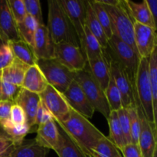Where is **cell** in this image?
Instances as JSON below:
<instances>
[{
	"mask_svg": "<svg viewBox=\"0 0 157 157\" xmlns=\"http://www.w3.org/2000/svg\"><path fill=\"white\" fill-rule=\"evenodd\" d=\"M56 124L88 157H92L94 147L106 136L88 119L72 109L67 119Z\"/></svg>",
	"mask_w": 157,
	"mask_h": 157,
	"instance_id": "obj_1",
	"label": "cell"
},
{
	"mask_svg": "<svg viewBox=\"0 0 157 157\" xmlns=\"http://www.w3.org/2000/svg\"><path fill=\"white\" fill-rule=\"evenodd\" d=\"M48 29L55 44L67 43L80 47L76 32L59 0H48Z\"/></svg>",
	"mask_w": 157,
	"mask_h": 157,
	"instance_id": "obj_2",
	"label": "cell"
},
{
	"mask_svg": "<svg viewBox=\"0 0 157 157\" xmlns=\"http://www.w3.org/2000/svg\"><path fill=\"white\" fill-rule=\"evenodd\" d=\"M135 106L140 109L149 123L157 127L149 77V58H140L134 84Z\"/></svg>",
	"mask_w": 157,
	"mask_h": 157,
	"instance_id": "obj_3",
	"label": "cell"
},
{
	"mask_svg": "<svg viewBox=\"0 0 157 157\" xmlns=\"http://www.w3.org/2000/svg\"><path fill=\"white\" fill-rule=\"evenodd\" d=\"M103 6L110 17L113 35L137 53L134 42V21L130 15L125 0H117L115 5Z\"/></svg>",
	"mask_w": 157,
	"mask_h": 157,
	"instance_id": "obj_4",
	"label": "cell"
},
{
	"mask_svg": "<svg viewBox=\"0 0 157 157\" xmlns=\"http://www.w3.org/2000/svg\"><path fill=\"white\" fill-rule=\"evenodd\" d=\"M104 52L121 67L130 82L134 94V84L136 70L139 64V55L128 44L113 36L108 40Z\"/></svg>",
	"mask_w": 157,
	"mask_h": 157,
	"instance_id": "obj_5",
	"label": "cell"
},
{
	"mask_svg": "<svg viewBox=\"0 0 157 157\" xmlns=\"http://www.w3.org/2000/svg\"><path fill=\"white\" fill-rule=\"evenodd\" d=\"M75 80L79 84L86 98L95 111H98L107 119L110 114V107L104 91L90 72L87 64L84 69L75 72Z\"/></svg>",
	"mask_w": 157,
	"mask_h": 157,
	"instance_id": "obj_6",
	"label": "cell"
},
{
	"mask_svg": "<svg viewBox=\"0 0 157 157\" xmlns=\"http://www.w3.org/2000/svg\"><path fill=\"white\" fill-rule=\"evenodd\" d=\"M37 65L44 75L48 84L63 94L75 80V72L71 71L55 58L38 59Z\"/></svg>",
	"mask_w": 157,
	"mask_h": 157,
	"instance_id": "obj_7",
	"label": "cell"
},
{
	"mask_svg": "<svg viewBox=\"0 0 157 157\" xmlns=\"http://www.w3.org/2000/svg\"><path fill=\"white\" fill-rule=\"evenodd\" d=\"M39 97L41 102L50 112L55 122H62L67 119L71 108L62 94L48 84Z\"/></svg>",
	"mask_w": 157,
	"mask_h": 157,
	"instance_id": "obj_8",
	"label": "cell"
},
{
	"mask_svg": "<svg viewBox=\"0 0 157 157\" xmlns=\"http://www.w3.org/2000/svg\"><path fill=\"white\" fill-rule=\"evenodd\" d=\"M54 58L73 72L83 70L87 64L81 48L67 43L55 44Z\"/></svg>",
	"mask_w": 157,
	"mask_h": 157,
	"instance_id": "obj_9",
	"label": "cell"
},
{
	"mask_svg": "<svg viewBox=\"0 0 157 157\" xmlns=\"http://www.w3.org/2000/svg\"><path fill=\"white\" fill-rule=\"evenodd\" d=\"M134 42L139 58H149L157 47L156 29L134 21Z\"/></svg>",
	"mask_w": 157,
	"mask_h": 157,
	"instance_id": "obj_10",
	"label": "cell"
},
{
	"mask_svg": "<svg viewBox=\"0 0 157 157\" xmlns=\"http://www.w3.org/2000/svg\"><path fill=\"white\" fill-rule=\"evenodd\" d=\"M66 15L71 22L78 40L80 45L83 41L84 35V29L85 27L86 5L87 1L84 0H59Z\"/></svg>",
	"mask_w": 157,
	"mask_h": 157,
	"instance_id": "obj_11",
	"label": "cell"
},
{
	"mask_svg": "<svg viewBox=\"0 0 157 157\" xmlns=\"http://www.w3.org/2000/svg\"><path fill=\"white\" fill-rule=\"evenodd\" d=\"M62 94L72 110L87 119L92 118L95 112L94 109L75 80L72 81Z\"/></svg>",
	"mask_w": 157,
	"mask_h": 157,
	"instance_id": "obj_12",
	"label": "cell"
},
{
	"mask_svg": "<svg viewBox=\"0 0 157 157\" xmlns=\"http://www.w3.org/2000/svg\"><path fill=\"white\" fill-rule=\"evenodd\" d=\"M40 101L39 94L29 91L22 87L15 98V104L19 106L25 114L26 124L30 128V133H36L38 128L35 126V117Z\"/></svg>",
	"mask_w": 157,
	"mask_h": 157,
	"instance_id": "obj_13",
	"label": "cell"
},
{
	"mask_svg": "<svg viewBox=\"0 0 157 157\" xmlns=\"http://www.w3.org/2000/svg\"><path fill=\"white\" fill-rule=\"evenodd\" d=\"M140 121V133L138 146L143 157H153L157 150L156 127L147 121L142 110L136 109Z\"/></svg>",
	"mask_w": 157,
	"mask_h": 157,
	"instance_id": "obj_14",
	"label": "cell"
},
{
	"mask_svg": "<svg viewBox=\"0 0 157 157\" xmlns=\"http://www.w3.org/2000/svg\"><path fill=\"white\" fill-rule=\"evenodd\" d=\"M104 55L107 59L109 68H110L112 76L114 79L117 87L119 89L120 93L121 94L123 107L128 108L129 107H131V106H135L133 90L127 77L125 76L121 67L104 52Z\"/></svg>",
	"mask_w": 157,
	"mask_h": 157,
	"instance_id": "obj_15",
	"label": "cell"
},
{
	"mask_svg": "<svg viewBox=\"0 0 157 157\" xmlns=\"http://www.w3.org/2000/svg\"><path fill=\"white\" fill-rule=\"evenodd\" d=\"M55 44L45 25H38L34 38L33 49L38 59L54 58Z\"/></svg>",
	"mask_w": 157,
	"mask_h": 157,
	"instance_id": "obj_16",
	"label": "cell"
},
{
	"mask_svg": "<svg viewBox=\"0 0 157 157\" xmlns=\"http://www.w3.org/2000/svg\"><path fill=\"white\" fill-rule=\"evenodd\" d=\"M0 37L9 42L21 39L7 0H0Z\"/></svg>",
	"mask_w": 157,
	"mask_h": 157,
	"instance_id": "obj_17",
	"label": "cell"
},
{
	"mask_svg": "<svg viewBox=\"0 0 157 157\" xmlns=\"http://www.w3.org/2000/svg\"><path fill=\"white\" fill-rule=\"evenodd\" d=\"M36 142L41 147L55 150L60 142V133L55 120L39 125L36 130Z\"/></svg>",
	"mask_w": 157,
	"mask_h": 157,
	"instance_id": "obj_18",
	"label": "cell"
},
{
	"mask_svg": "<svg viewBox=\"0 0 157 157\" xmlns=\"http://www.w3.org/2000/svg\"><path fill=\"white\" fill-rule=\"evenodd\" d=\"M48 85L44 75L37 64L30 66L25 75L21 87L32 93L40 94Z\"/></svg>",
	"mask_w": 157,
	"mask_h": 157,
	"instance_id": "obj_19",
	"label": "cell"
},
{
	"mask_svg": "<svg viewBox=\"0 0 157 157\" xmlns=\"http://www.w3.org/2000/svg\"><path fill=\"white\" fill-rule=\"evenodd\" d=\"M87 64L92 76L104 91L107 88L110 76V68L104 55L94 59L88 60Z\"/></svg>",
	"mask_w": 157,
	"mask_h": 157,
	"instance_id": "obj_20",
	"label": "cell"
},
{
	"mask_svg": "<svg viewBox=\"0 0 157 157\" xmlns=\"http://www.w3.org/2000/svg\"><path fill=\"white\" fill-rule=\"evenodd\" d=\"M125 1L133 21L156 29V23L152 17L146 0L141 2H135L130 0Z\"/></svg>",
	"mask_w": 157,
	"mask_h": 157,
	"instance_id": "obj_21",
	"label": "cell"
},
{
	"mask_svg": "<svg viewBox=\"0 0 157 157\" xmlns=\"http://www.w3.org/2000/svg\"><path fill=\"white\" fill-rule=\"evenodd\" d=\"M30 66L14 58L10 65L0 71V79L2 81L21 87L25 75Z\"/></svg>",
	"mask_w": 157,
	"mask_h": 157,
	"instance_id": "obj_22",
	"label": "cell"
},
{
	"mask_svg": "<svg viewBox=\"0 0 157 157\" xmlns=\"http://www.w3.org/2000/svg\"><path fill=\"white\" fill-rule=\"evenodd\" d=\"M50 150L41 147L35 139L24 140L14 149L11 157H47Z\"/></svg>",
	"mask_w": 157,
	"mask_h": 157,
	"instance_id": "obj_23",
	"label": "cell"
},
{
	"mask_svg": "<svg viewBox=\"0 0 157 157\" xmlns=\"http://www.w3.org/2000/svg\"><path fill=\"white\" fill-rule=\"evenodd\" d=\"M9 43L14 58H17L29 66L37 64L38 58L35 55L32 46L21 39L9 41Z\"/></svg>",
	"mask_w": 157,
	"mask_h": 157,
	"instance_id": "obj_24",
	"label": "cell"
},
{
	"mask_svg": "<svg viewBox=\"0 0 157 157\" xmlns=\"http://www.w3.org/2000/svg\"><path fill=\"white\" fill-rule=\"evenodd\" d=\"M85 25L91 32L92 35L98 39L102 48H106L107 46V42H108V38L104 32V29L101 25L98 20L97 19L89 1H87V5H86Z\"/></svg>",
	"mask_w": 157,
	"mask_h": 157,
	"instance_id": "obj_25",
	"label": "cell"
},
{
	"mask_svg": "<svg viewBox=\"0 0 157 157\" xmlns=\"http://www.w3.org/2000/svg\"><path fill=\"white\" fill-rule=\"evenodd\" d=\"M84 35L80 48L85 57L86 60L94 59L103 56L104 50L100 44L99 41L91 34L87 27H84Z\"/></svg>",
	"mask_w": 157,
	"mask_h": 157,
	"instance_id": "obj_26",
	"label": "cell"
},
{
	"mask_svg": "<svg viewBox=\"0 0 157 157\" xmlns=\"http://www.w3.org/2000/svg\"><path fill=\"white\" fill-rule=\"evenodd\" d=\"M58 130L60 142L58 147L55 150L58 157H88L60 127Z\"/></svg>",
	"mask_w": 157,
	"mask_h": 157,
	"instance_id": "obj_27",
	"label": "cell"
},
{
	"mask_svg": "<svg viewBox=\"0 0 157 157\" xmlns=\"http://www.w3.org/2000/svg\"><path fill=\"white\" fill-rule=\"evenodd\" d=\"M107 121L108 122L109 128H110V135L108 138L121 151L124 148V146L127 144H126L124 134H123L122 130L120 125L117 111H110Z\"/></svg>",
	"mask_w": 157,
	"mask_h": 157,
	"instance_id": "obj_28",
	"label": "cell"
},
{
	"mask_svg": "<svg viewBox=\"0 0 157 157\" xmlns=\"http://www.w3.org/2000/svg\"><path fill=\"white\" fill-rule=\"evenodd\" d=\"M16 25L20 38L33 47L34 38L38 25L37 21L27 15L21 22L16 23Z\"/></svg>",
	"mask_w": 157,
	"mask_h": 157,
	"instance_id": "obj_29",
	"label": "cell"
},
{
	"mask_svg": "<svg viewBox=\"0 0 157 157\" xmlns=\"http://www.w3.org/2000/svg\"><path fill=\"white\" fill-rule=\"evenodd\" d=\"M92 9L95 14L97 19L98 20L99 23L102 28L104 29V32L107 35L108 40L113 36V32H112L111 23H110V17L107 14L104 6L99 2V0H93L89 1Z\"/></svg>",
	"mask_w": 157,
	"mask_h": 157,
	"instance_id": "obj_30",
	"label": "cell"
},
{
	"mask_svg": "<svg viewBox=\"0 0 157 157\" xmlns=\"http://www.w3.org/2000/svg\"><path fill=\"white\" fill-rule=\"evenodd\" d=\"M104 94H105L110 111H117L120 109L122 108L121 94L120 93L119 89L117 87L114 79L111 75V72H110V81L107 84V88L104 90Z\"/></svg>",
	"mask_w": 157,
	"mask_h": 157,
	"instance_id": "obj_31",
	"label": "cell"
},
{
	"mask_svg": "<svg viewBox=\"0 0 157 157\" xmlns=\"http://www.w3.org/2000/svg\"><path fill=\"white\" fill-rule=\"evenodd\" d=\"M149 77L153 95V111L156 119L157 116V47L149 58Z\"/></svg>",
	"mask_w": 157,
	"mask_h": 157,
	"instance_id": "obj_32",
	"label": "cell"
},
{
	"mask_svg": "<svg viewBox=\"0 0 157 157\" xmlns=\"http://www.w3.org/2000/svg\"><path fill=\"white\" fill-rule=\"evenodd\" d=\"M92 157H123L117 147L106 136L99 141L93 150Z\"/></svg>",
	"mask_w": 157,
	"mask_h": 157,
	"instance_id": "obj_33",
	"label": "cell"
},
{
	"mask_svg": "<svg viewBox=\"0 0 157 157\" xmlns=\"http://www.w3.org/2000/svg\"><path fill=\"white\" fill-rule=\"evenodd\" d=\"M0 131L9 136L15 143V146H18L24 140L26 135L30 133V128L26 124L22 125H14L12 124L6 127H0Z\"/></svg>",
	"mask_w": 157,
	"mask_h": 157,
	"instance_id": "obj_34",
	"label": "cell"
},
{
	"mask_svg": "<svg viewBox=\"0 0 157 157\" xmlns=\"http://www.w3.org/2000/svg\"><path fill=\"white\" fill-rule=\"evenodd\" d=\"M21 87L2 81L0 79V101H11L15 104V98L21 90Z\"/></svg>",
	"mask_w": 157,
	"mask_h": 157,
	"instance_id": "obj_35",
	"label": "cell"
},
{
	"mask_svg": "<svg viewBox=\"0 0 157 157\" xmlns=\"http://www.w3.org/2000/svg\"><path fill=\"white\" fill-rule=\"evenodd\" d=\"M127 109L130 115V135H131L132 144L138 145L140 133V121L138 116L136 106H131Z\"/></svg>",
	"mask_w": 157,
	"mask_h": 157,
	"instance_id": "obj_36",
	"label": "cell"
},
{
	"mask_svg": "<svg viewBox=\"0 0 157 157\" xmlns=\"http://www.w3.org/2000/svg\"><path fill=\"white\" fill-rule=\"evenodd\" d=\"M117 117L119 120L123 134H124L126 144H132L131 135H130V115H129L128 110H127V109L122 107L117 111Z\"/></svg>",
	"mask_w": 157,
	"mask_h": 157,
	"instance_id": "obj_37",
	"label": "cell"
},
{
	"mask_svg": "<svg viewBox=\"0 0 157 157\" xmlns=\"http://www.w3.org/2000/svg\"><path fill=\"white\" fill-rule=\"evenodd\" d=\"M26 14L37 21L38 25H44L41 3L38 0H23Z\"/></svg>",
	"mask_w": 157,
	"mask_h": 157,
	"instance_id": "obj_38",
	"label": "cell"
},
{
	"mask_svg": "<svg viewBox=\"0 0 157 157\" xmlns=\"http://www.w3.org/2000/svg\"><path fill=\"white\" fill-rule=\"evenodd\" d=\"M14 58L9 41L0 37V71L10 65Z\"/></svg>",
	"mask_w": 157,
	"mask_h": 157,
	"instance_id": "obj_39",
	"label": "cell"
},
{
	"mask_svg": "<svg viewBox=\"0 0 157 157\" xmlns=\"http://www.w3.org/2000/svg\"><path fill=\"white\" fill-rule=\"evenodd\" d=\"M11 13L15 22L19 23L27 15L23 0H7Z\"/></svg>",
	"mask_w": 157,
	"mask_h": 157,
	"instance_id": "obj_40",
	"label": "cell"
},
{
	"mask_svg": "<svg viewBox=\"0 0 157 157\" xmlns=\"http://www.w3.org/2000/svg\"><path fill=\"white\" fill-rule=\"evenodd\" d=\"M15 147V143L9 136L0 131V157H11Z\"/></svg>",
	"mask_w": 157,
	"mask_h": 157,
	"instance_id": "obj_41",
	"label": "cell"
},
{
	"mask_svg": "<svg viewBox=\"0 0 157 157\" xmlns=\"http://www.w3.org/2000/svg\"><path fill=\"white\" fill-rule=\"evenodd\" d=\"M11 121L14 125H22L26 124V117L22 109L17 104H14L11 108Z\"/></svg>",
	"mask_w": 157,
	"mask_h": 157,
	"instance_id": "obj_42",
	"label": "cell"
},
{
	"mask_svg": "<svg viewBox=\"0 0 157 157\" xmlns=\"http://www.w3.org/2000/svg\"><path fill=\"white\" fill-rule=\"evenodd\" d=\"M54 120L53 117L51 114L50 112L47 110L45 107L40 101L38 110H37L36 117H35V126L38 127L39 125L44 124L48 121Z\"/></svg>",
	"mask_w": 157,
	"mask_h": 157,
	"instance_id": "obj_43",
	"label": "cell"
},
{
	"mask_svg": "<svg viewBox=\"0 0 157 157\" xmlns=\"http://www.w3.org/2000/svg\"><path fill=\"white\" fill-rule=\"evenodd\" d=\"M123 157H143L139 146L133 144H127L121 150Z\"/></svg>",
	"mask_w": 157,
	"mask_h": 157,
	"instance_id": "obj_44",
	"label": "cell"
},
{
	"mask_svg": "<svg viewBox=\"0 0 157 157\" xmlns=\"http://www.w3.org/2000/svg\"><path fill=\"white\" fill-rule=\"evenodd\" d=\"M13 104L11 101H0V123L11 120V108Z\"/></svg>",
	"mask_w": 157,
	"mask_h": 157,
	"instance_id": "obj_45",
	"label": "cell"
},
{
	"mask_svg": "<svg viewBox=\"0 0 157 157\" xmlns=\"http://www.w3.org/2000/svg\"><path fill=\"white\" fill-rule=\"evenodd\" d=\"M148 9L151 13L152 17L153 20L156 23V17H157V0H146Z\"/></svg>",
	"mask_w": 157,
	"mask_h": 157,
	"instance_id": "obj_46",
	"label": "cell"
},
{
	"mask_svg": "<svg viewBox=\"0 0 157 157\" xmlns=\"http://www.w3.org/2000/svg\"><path fill=\"white\" fill-rule=\"evenodd\" d=\"M153 157H157V150L154 153V154H153Z\"/></svg>",
	"mask_w": 157,
	"mask_h": 157,
	"instance_id": "obj_47",
	"label": "cell"
}]
</instances>
